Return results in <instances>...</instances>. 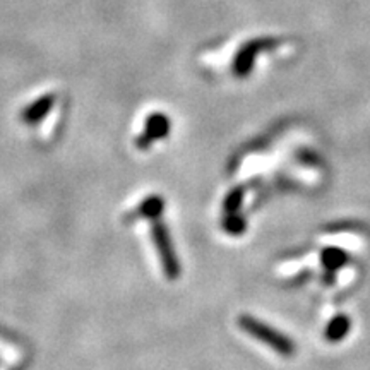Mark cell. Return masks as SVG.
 Wrapping results in <instances>:
<instances>
[{
  "mask_svg": "<svg viewBox=\"0 0 370 370\" xmlns=\"http://www.w3.org/2000/svg\"><path fill=\"white\" fill-rule=\"evenodd\" d=\"M275 45V41L268 40V38H262V40H252L250 43H245L238 50L237 57L233 60V72L235 76L245 77L250 74L252 71V65L256 62V57L259 55L264 50H269Z\"/></svg>",
  "mask_w": 370,
  "mask_h": 370,
  "instance_id": "cell-4",
  "label": "cell"
},
{
  "mask_svg": "<svg viewBox=\"0 0 370 370\" xmlns=\"http://www.w3.org/2000/svg\"><path fill=\"white\" fill-rule=\"evenodd\" d=\"M242 200H244V189L242 187H235L231 189L226 196L225 200H223V210H225L226 214L231 213H238L242 206Z\"/></svg>",
  "mask_w": 370,
  "mask_h": 370,
  "instance_id": "cell-9",
  "label": "cell"
},
{
  "mask_svg": "<svg viewBox=\"0 0 370 370\" xmlns=\"http://www.w3.org/2000/svg\"><path fill=\"white\" fill-rule=\"evenodd\" d=\"M151 238L154 242V247H156L158 256H160V262H161V268H163L165 276H167L170 281L179 280L180 273H182V268H180V261L179 257H177L172 237H170L168 226L161 221V218L154 219L153 221Z\"/></svg>",
  "mask_w": 370,
  "mask_h": 370,
  "instance_id": "cell-2",
  "label": "cell"
},
{
  "mask_svg": "<svg viewBox=\"0 0 370 370\" xmlns=\"http://www.w3.org/2000/svg\"><path fill=\"white\" fill-rule=\"evenodd\" d=\"M346 261H348V254L345 250L336 249V247H329V249L322 252V264L329 271H336V269L346 264Z\"/></svg>",
  "mask_w": 370,
  "mask_h": 370,
  "instance_id": "cell-8",
  "label": "cell"
},
{
  "mask_svg": "<svg viewBox=\"0 0 370 370\" xmlns=\"http://www.w3.org/2000/svg\"><path fill=\"white\" fill-rule=\"evenodd\" d=\"M238 326H240V329L244 331V333L250 334V336L257 339V341L264 343L266 346H269V348H273L275 352L283 355V357H293L296 352V346L292 338L280 333V331L275 329L273 326H269V324L252 317V315H240V317H238Z\"/></svg>",
  "mask_w": 370,
  "mask_h": 370,
  "instance_id": "cell-1",
  "label": "cell"
},
{
  "mask_svg": "<svg viewBox=\"0 0 370 370\" xmlns=\"http://www.w3.org/2000/svg\"><path fill=\"white\" fill-rule=\"evenodd\" d=\"M350 329H352V321L345 314H338L327 322L326 329H324V338L331 343H338L348 336Z\"/></svg>",
  "mask_w": 370,
  "mask_h": 370,
  "instance_id": "cell-6",
  "label": "cell"
},
{
  "mask_svg": "<svg viewBox=\"0 0 370 370\" xmlns=\"http://www.w3.org/2000/svg\"><path fill=\"white\" fill-rule=\"evenodd\" d=\"M165 211V200L161 196H149L142 200L141 204L137 206L136 210V216H141V218H148V219H160L161 214Z\"/></svg>",
  "mask_w": 370,
  "mask_h": 370,
  "instance_id": "cell-7",
  "label": "cell"
},
{
  "mask_svg": "<svg viewBox=\"0 0 370 370\" xmlns=\"http://www.w3.org/2000/svg\"><path fill=\"white\" fill-rule=\"evenodd\" d=\"M247 223L245 219L242 218L238 213H231V214H226L225 219H223V228L228 231L230 235H240L244 233Z\"/></svg>",
  "mask_w": 370,
  "mask_h": 370,
  "instance_id": "cell-10",
  "label": "cell"
},
{
  "mask_svg": "<svg viewBox=\"0 0 370 370\" xmlns=\"http://www.w3.org/2000/svg\"><path fill=\"white\" fill-rule=\"evenodd\" d=\"M55 96L53 95H45V96H40V98L36 100V102L31 103L29 107H26L25 110H22V122L25 123H36L40 122L41 118H45L46 115H48V111L52 110L53 103H55Z\"/></svg>",
  "mask_w": 370,
  "mask_h": 370,
  "instance_id": "cell-5",
  "label": "cell"
},
{
  "mask_svg": "<svg viewBox=\"0 0 370 370\" xmlns=\"http://www.w3.org/2000/svg\"><path fill=\"white\" fill-rule=\"evenodd\" d=\"M170 129H172V123H170V118L165 114H151L148 118H146L144 123V130L136 137V148L141 149V151H146L148 148H151L156 141L160 139H165L168 136Z\"/></svg>",
  "mask_w": 370,
  "mask_h": 370,
  "instance_id": "cell-3",
  "label": "cell"
}]
</instances>
